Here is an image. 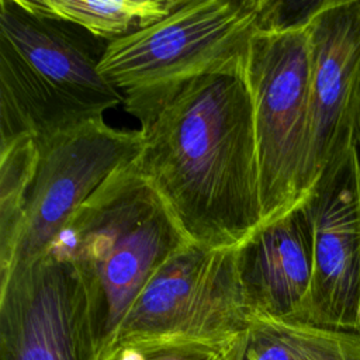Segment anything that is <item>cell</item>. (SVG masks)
<instances>
[{
	"label": "cell",
	"instance_id": "30bf717a",
	"mask_svg": "<svg viewBox=\"0 0 360 360\" xmlns=\"http://www.w3.org/2000/svg\"><path fill=\"white\" fill-rule=\"evenodd\" d=\"M314 274L298 322L360 333V153L357 143L323 173L309 198Z\"/></svg>",
	"mask_w": 360,
	"mask_h": 360
},
{
	"label": "cell",
	"instance_id": "8992f818",
	"mask_svg": "<svg viewBox=\"0 0 360 360\" xmlns=\"http://www.w3.org/2000/svg\"><path fill=\"white\" fill-rule=\"evenodd\" d=\"M252 315L238 248L190 243L155 271L108 342L143 336L225 340L242 335Z\"/></svg>",
	"mask_w": 360,
	"mask_h": 360
},
{
	"label": "cell",
	"instance_id": "7a4b0ae2",
	"mask_svg": "<svg viewBox=\"0 0 360 360\" xmlns=\"http://www.w3.org/2000/svg\"><path fill=\"white\" fill-rule=\"evenodd\" d=\"M103 42L21 0H0V145L42 142L124 103L100 70Z\"/></svg>",
	"mask_w": 360,
	"mask_h": 360
},
{
	"label": "cell",
	"instance_id": "9c48e42d",
	"mask_svg": "<svg viewBox=\"0 0 360 360\" xmlns=\"http://www.w3.org/2000/svg\"><path fill=\"white\" fill-rule=\"evenodd\" d=\"M311 89L302 204L356 142L360 124V0L314 1L307 15Z\"/></svg>",
	"mask_w": 360,
	"mask_h": 360
},
{
	"label": "cell",
	"instance_id": "5b68a950",
	"mask_svg": "<svg viewBox=\"0 0 360 360\" xmlns=\"http://www.w3.org/2000/svg\"><path fill=\"white\" fill-rule=\"evenodd\" d=\"M308 13L260 30L246 59L263 225L302 205L312 69Z\"/></svg>",
	"mask_w": 360,
	"mask_h": 360
},
{
	"label": "cell",
	"instance_id": "277c9868",
	"mask_svg": "<svg viewBox=\"0 0 360 360\" xmlns=\"http://www.w3.org/2000/svg\"><path fill=\"white\" fill-rule=\"evenodd\" d=\"M190 243L134 160L115 170L73 212L46 252L80 273L104 346L155 271Z\"/></svg>",
	"mask_w": 360,
	"mask_h": 360
},
{
	"label": "cell",
	"instance_id": "8fae6325",
	"mask_svg": "<svg viewBox=\"0 0 360 360\" xmlns=\"http://www.w3.org/2000/svg\"><path fill=\"white\" fill-rule=\"evenodd\" d=\"M238 270L253 312L300 321L314 274V222L308 205L262 225L240 243Z\"/></svg>",
	"mask_w": 360,
	"mask_h": 360
},
{
	"label": "cell",
	"instance_id": "4fadbf2b",
	"mask_svg": "<svg viewBox=\"0 0 360 360\" xmlns=\"http://www.w3.org/2000/svg\"><path fill=\"white\" fill-rule=\"evenodd\" d=\"M38 14L58 18L89 32L107 44L150 27L183 0H21Z\"/></svg>",
	"mask_w": 360,
	"mask_h": 360
},
{
	"label": "cell",
	"instance_id": "2e32d148",
	"mask_svg": "<svg viewBox=\"0 0 360 360\" xmlns=\"http://www.w3.org/2000/svg\"><path fill=\"white\" fill-rule=\"evenodd\" d=\"M356 142H357V149H359V153H360V124H359L357 134H356Z\"/></svg>",
	"mask_w": 360,
	"mask_h": 360
},
{
	"label": "cell",
	"instance_id": "52a82bcc",
	"mask_svg": "<svg viewBox=\"0 0 360 360\" xmlns=\"http://www.w3.org/2000/svg\"><path fill=\"white\" fill-rule=\"evenodd\" d=\"M103 332L76 267L46 252L0 280V360H98Z\"/></svg>",
	"mask_w": 360,
	"mask_h": 360
},
{
	"label": "cell",
	"instance_id": "ba28073f",
	"mask_svg": "<svg viewBox=\"0 0 360 360\" xmlns=\"http://www.w3.org/2000/svg\"><path fill=\"white\" fill-rule=\"evenodd\" d=\"M142 143L141 129H118L103 117L38 142L39 160L14 266L44 255L73 212L115 170L139 156Z\"/></svg>",
	"mask_w": 360,
	"mask_h": 360
},
{
	"label": "cell",
	"instance_id": "6da1fadb",
	"mask_svg": "<svg viewBox=\"0 0 360 360\" xmlns=\"http://www.w3.org/2000/svg\"><path fill=\"white\" fill-rule=\"evenodd\" d=\"M139 129L143 143L135 163L191 243L238 248L263 225L245 75L194 79Z\"/></svg>",
	"mask_w": 360,
	"mask_h": 360
},
{
	"label": "cell",
	"instance_id": "3957f363",
	"mask_svg": "<svg viewBox=\"0 0 360 360\" xmlns=\"http://www.w3.org/2000/svg\"><path fill=\"white\" fill-rule=\"evenodd\" d=\"M278 0H183L159 22L107 44L100 70L145 125L187 83L242 73L255 35L287 17Z\"/></svg>",
	"mask_w": 360,
	"mask_h": 360
},
{
	"label": "cell",
	"instance_id": "9a60e30c",
	"mask_svg": "<svg viewBox=\"0 0 360 360\" xmlns=\"http://www.w3.org/2000/svg\"><path fill=\"white\" fill-rule=\"evenodd\" d=\"M243 333L225 340L172 336L114 339L101 347L98 360H240Z\"/></svg>",
	"mask_w": 360,
	"mask_h": 360
},
{
	"label": "cell",
	"instance_id": "7c38bea8",
	"mask_svg": "<svg viewBox=\"0 0 360 360\" xmlns=\"http://www.w3.org/2000/svg\"><path fill=\"white\" fill-rule=\"evenodd\" d=\"M240 360H360V333L253 312Z\"/></svg>",
	"mask_w": 360,
	"mask_h": 360
},
{
	"label": "cell",
	"instance_id": "5bb4252c",
	"mask_svg": "<svg viewBox=\"0 0 360 360\" xmlns=\"http://www.w3.org/2000/svg\"><path fill=\"white\" fill-rule=\"evenodd\" d=\"M38 160L39 146L31 136L0 145V280L15 262Z\"/></svg>",
	"mask_w": 360,
	"mask_h": 360
}]
</instances>
